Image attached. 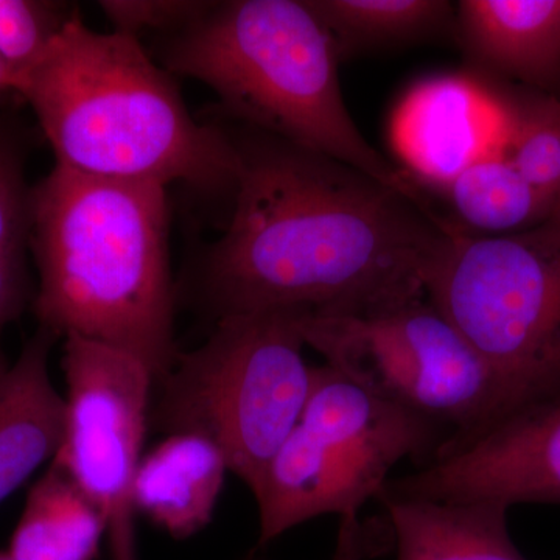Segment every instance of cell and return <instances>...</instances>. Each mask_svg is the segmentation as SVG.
Masks as SVG:
<instances>
[{
  "instance_id": "6da1fadb",
  "label": "cell",
  "mask_w": 560,
  "mask_h": 560,
  "mask_svg": "<svg viewBox=\"0 0 560 560\" xmlns=\"http://www.w3.org/2000/svg\"><path fill=\"white\" fill-rule=\"evenodd\" d=\"M223 125L238 179L226 231L198 270L213 323L271 311L350 315L425 294L427 270L453 226L422 197L289 140Z\"/></svg>"
},
{
  "instance_id": "7a4b0ae2",
  "label": "cell",
  "mask_w": 560,
  "mask_h": 560,
  "mask_svg": "<svg viewBox=\"0 0 560 560\" xmlns=\"http://www.w3.org/2000/svg\"><path fill=\"white\" fill-rule=\"evenodd\" d=\"M32 206L39 327L125 350L164 377L179 353L165 187L55 165Z\"/></svg>"
},
{
  "instance_id": "3957f363",
  "label": "cell",
  "mask_w": 560,
  "mask_h": 560,
  "mask_svg": "<svg viewBox=\"0 0 560 560\" xmlns=\"http://www.w3.org/2000/svg\"><path fill=\"white\" fill-rule=\"evenodd\" d=\"M14 91L31 103L62 168L234 197L230 131L191 116L171 72L138 38L92 31L77 11Z\"/></svg>"
},
{
  "instance_id": "277c9868",
  "label": "cell",
  "mask_w": 560,
  "mask_h": 560,
  "mask_svg": "<svg viewBox=\"0 0 560 560\" xmlns=\"http://www.w3.org/2000/svg\"><path fill=\"white\" fill-rule=\"evenodd\" d=\"M160 60L168 72L215 92L226 120L422 197L350 116L337 44L307 0L209 2L189 24L164 35Z\"/></svg>"
},
{
  "instance_id": "5b68a950",
  "label": "cell",
  "mask_w": 560,
  "mask_h": 560,
  "mask_svg": "<svg viewBox=\"0 0 560 560\" xmlns=\"http://www.w3.org/2000/svg\"><path fill=\"white\" fill-rule=\"evenodd\" d=\"M304 313L257 312L215 320L208 341L179 352L171 371L154 382V427L213 442L253 492L311 394Z\"/></svg>"
},
{
  "instance_id": "8992f818",
  "label": "cell",
  "mask_w": 560,
  "mask_h": 560,
  "mask_svg": "<svg viewBox=\"0 0 560 560\" xmlns=\"http://www.w3.org/2000/svg\"><path fill=\"white\" fill-rule=\"evenodd\" d=\"M442 430L372 396L329 364L313 368L300 422L253 490L260 547L319 515L359 517L396 464L433 456L448 438Z\"/></svg>"
},
{
  "instance_id": "52a82bcc",
  "label": "cell",
  "mask_w": 560,
  "mask_h": 560,
  "mask_svg": "<svg viewBox=\"0 0 560 560\" xmlns=\"http://www.w3.org/2000/svg\"><path fill=\"white\" fill-rule=\"evenodd\" d=\"M301 327L305 345L348 381L451 429V436L534 399L482 359L425 294L350 315L304 313Z\"/></svg>"
},
{
  "instance_id": "ba28073f",
  "label": "cell",
  "mask_w": 560,
  "mask_h": 560,
  "mask_svg": "<svg viewBox=\"0 0 560 560\" xmlns=\"http://www.w3.org/2000/svg\"><path fill=\"white\" fill-rule=\"evenodd\" d=\"M423 290L497 371L533 397L547 394L539 364L560 331V212L493 237L453 228Z\"/></svg>"
},
{
  "instance_id": "9c48e42d",
  "label": "cell",
  "mask_w": 560,
  "mask_h": 560,
  "mask_svg": "<svg viewBox=\"0 0 560 560\" xmlns=\"http://www.w3.org/2000/svg\"><path fill=\"white\" fill-rule=\"evenodd\" d=\"M65 436L51 463L101 511L110 560L136 556L135 482L154 377L125 350L69 335L62 350Z\"/></svg>"
},
{
  "instance_id": "30bf717a",
  "label": "cell",
  "mask_w": 560,
  "mask_h": 560,
  "mask_svg": "<svg viewBox=\"0 0 560 560\" xmlns=\"http://www.w3.org/2000/svg\"><path fill=\"white\" fill-rule=\"evenodd\" d=\"M396 495L440 501L560 504V390L488 425L448 436L422 469L386 482Z\"/></svg>"
},
{
  "instance_id": "8fae6325",
  "label": "cell",
  "mask_w": 560,
  "mask_h": 560,
  "mask_svg": "<svg viewBox=\"0 0 560 560\" xmlns=\"http://www.w3.org/2000/svg\"><path fill=\"white\" fill-rule=\"evenodd\" d=\"M453 27L493 79L560 101V0H463Z\"/></svg>"
},
{
  "instance_id": "7c38bea8",
  "label": "cell",
  "mask_w": 560,
  "mask_h": 560,
  "mask_svg": "<svg viewBox=\"0 0 560 560\" xmlns=\"http://www.w3.org/2000/svg\"><path fill=\"white\" fill-rule=\"evenodd\" d=\"M495 105L474 80L444 79L420 84L396 119L397 145L422 178L442 184L471 162L488 156L489 120Z\"/></svg>"
},
{
  "instance_id": "4fadbf2b",
  "label": "cell",
  "mask_w": 560,
  "mask_h": 560,
  "mask_svg": "<svg viewBox=\"0 0 560 560\" xmlns=\"http://www.w3.org/2000/svg\"><path fill=\"white\" fill-rule=\"evenodd\" d=\"M58 340L38 327L14 363L0 371V503L51 463L65 436L66 399L49 371Z\"/></svg>"
},
{
  "instance_id": "5bb4252c",
  "label": "cell",
  "mask_w": 560,
  "mask_h": 560,
  "mask_svg": "<svg viewBox=\"0 0 560 560\" xmlns=\"http://www.w3.org/2000/svg\"><path fill=\"white\" fill-rule=\"evenodd\" d=\"M396 560H528L508 529V508L492 501H440L378 493Z\"/></svg>"
},
{
  "instance_id": "9a60e30c",
  "label": "cell",
  "mask_w": 560,
  "mask_h": 560,
  "mask_svg": "<svg viewBox=\"0 0 560 560\" xmlns=\"http://www.w3.org/2000/svg\"><path fill=\"white\" fill-rule=\"evenodd\" d=\"M228 471L226 456L213 442L198 434H167L140 460L136 512L175 539H187L212 521Z\"/></svg>"
},
{
  "instance_id": "2e32d148",
  "label": "cell",
  "mask_w": 560,
  "mask_h": 560,
  "mask_svg": "<svg viewBox=\"0 0 560 560\" xmlns=\"http://www.w3.org/2000/svg\"><path fill=\"white\" fill-rule=\"evenodd\" d=\"M103 537L101 511L50 463L28 492L7 552L14 560H94Z\"/></svg>"
},
{
  "instance_id": "e0dca14e",
  "label": "cell",
  "mask_w": 560,
  "mask_h": 560,
  "mask_svg": "<svg viewBox=\"0 0 560 560\" xmlns=\"http://www.w3.org/2000/svg\"><path fill=\"white\" fill-rule=\"evenodd\" d=\"M460 223L493 235L530 230L560 212V206L523 178L506 156L488 154L442 184Z\"/></svg>"
},
{
  "instance_id": "ac0fdd59",
  "label": "cell",
  "mask_w": 560,
  "mask_h": 560,
  "mask_svg": "<svg viewBox=\"0 0 560 560\" xmlns=\"http://www.w3.org/2000/svg\"><path fill=\"white\" fill-rule=\"evenodd\" d=\"M24 132L0 116V371L9 364L3 331L33 304L28 256L32 254L33 186L25 176Z\"/></svg>"
},
{
  "instance_id": "d6986e66",
  "label": "cell",
  "mask_w": 560,
  "mask_h": 560,
  "mask_svg": "<svg viewBox=\"0 0 560 560\" xmlns=\"http://www.w3.org/2000/svg\"><path fill=\"white\" fill-rule=\"evenodd\" d=\"M329 31L340 58L348 50L404 44L455 25L444 0H307Z\"/></svg>"
},
{
  "instance_id": "ffe728a7",
  "label": "cell",
  "mask_w": 560,
  "mask_h": 560,
  "mask_svg": "<svg viewBox=\"0 0 560 560\" xmlns=\"http://www.w3.org/2000/svg\"><path fill=\"white\" fill-rule=\"evenodd\" d=\"M499 110L508 160L560 206V101L526 88L486 86Z\"/></svg>"
},
{
  "instance_id": "44dd1931",
  "label": "cell",
  "mask_w": 560,
  "mask_h": 560,
  "mask_svg": "<svg viewBox=\"0 0 560 560\" xmlns=\"http://www.w3.org/2000/svg\"><path fill=\"white\" fill-rule=\"evenodd\" d=\"M77 9L46 0H0V60L18 80L38 62Z\"/></svg>"
},
{
  "instance_id": "7402d4cb",
  "label": "cell",
  "mask_w": 560,
  "mask_h": 560,
  "mask_svg": "<svg viewBox=\"0 0 560 560\" xmlns=\"http://www.w3.org/2000/svg\"><path fill=\"white\" fill-rule=\"evenodd\" d=\"M209 2L197 0H102L98 2L114 32L138 38L142 32L178 31L198 16Z\"/></svg>"
},
{
  "instance_id": "603a6c76",
  "label": "cell",
  "mask_w": 560,
  "mask_h": 560,
  "mask_svg": "<svg viewBox=\"0 0 560 560\" xmlns=\"http://www.w3.org/2000/svg\"><path fill=\"white\" fill-rule=\"evenodd\" d=\"M388 523L361 522L359 517H345L338 529L337 548L331 560H370L385 548Z\"/></svg>"
},
{
  "instance_id": "cb8c5ba5",
  "label": "cell",
  "mask_w": 560,
  "mask_h": 560,
  "mask_svg": "<svg viewBox=\"0 0 560 560\" xmlns=\"http://www.w3.org/2000/svg\"><path fill=\"white\" fill-rule=\"evenodd\" d=\"M540 381L548 393L560 390V331L539 364Z\"/></svg>"
},
{
  "instance_id": "d4e9b609",
  "label": "cell",
  "mask_w": 560,
  "mask_h": 560,
  "mask_svg": "<svg viewBox=\"0 0 560 560\" xmlns=\"http://www.w3.org/2000/svg\"><path fill=\"white\" fill-rule=\"evenodd\" d=\"M14 91V79L9 68L0 60V92Z\"/></svg>"
},
{
  "instance_id": "484cf974",
  "label": "cell",
  "mask_w": 560,
  "mask_h": 560,
  "mask_svg": "<svg viewBox=\"0 0 560 560\" xmlns=\"http://www.w3.org/2000/svg\"><path fill=\"white\" fill-rule=\"evenodd\" d=\"M0 560H14V559H13V558H11V556L9 555V552L0 551Z\"/></svg>"
}]
</instances>
